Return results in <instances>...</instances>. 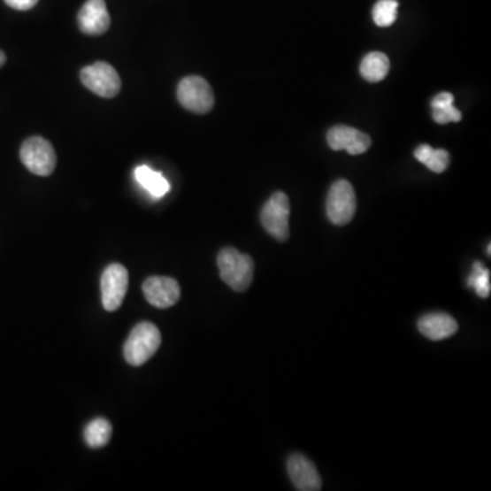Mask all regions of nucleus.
Returning <instances> with one entry per match:
<instances>
[{
  "label": "nucleus",
  "instance_id": "obj_1",
  "mask_svg": "<svg viewBox=\"0 0 491 491\" xmlns=\"http://www.w3.org/2000/svg\"><path fill=\"white\" fill-rule=\"evenodd\" d=\"M218 266L221 280L234 291H248L253 283L254 261L248 254L233 248H226L219 253Z\"/></svg>",
  "mask_w": 491,
  "mask_h": 491
},
{
  "label": "nucleus",
  "instance_id": "obj_2",
  "mask_svg": "<svg viewBox=\"0 0 491 491\" xmlns=\"http://www.w3.org/2000/svg\"><path fill=\"white\" fill-rule=\"evenodd\" d=\"M160 344L161 334L158 327L152 322H141L126 340L123 349L126 362L131 366H142L157 352Z\"/></svg>",
  "mask_w": 491,
  "mask_h": 491
},
{
  "label": "nucleus",
  "instance_id": "obj_3",
  "mask_svg": "<svg viewBox=\"0 0 491 491\" xmlns=\"http://www.w3.org/2000/svg\"><path fill=\"white\" fill-rule=\"evenodd\" d=\"M25 167L39 176H50L57 167V153L50 141L42 137H30L22 143L19 152Z\"/></svg>",
  "mask_w": 491,
  "mask_h": 491
},
{
  "label": "nucleus",
  "instance_id": "obj_4",
  "mask_svg": "<svg viewBox=\"0 0 491 491\" xmlns=\"http://www.w3.org/2000/svg\"><path fill=\"white\" fill-rule=\"evenodd\" d=\"M176 96L182 107L194 113H208L215 105V95L211 85L198 75L183 78L179 82Z\"/></svg>",
  "mask_w": 491,
  "mask_h": 491
},
{
  "label": "nucleus",
  "instance_id": "obj_5",
  "mask_svg": "<svg viewBox=\"0 0 491 491\" xmlns=\"http://www.w3.org/2000/svg\"><path fill=\"white\" fill-rule=\"evenodd\" d=\"M289 213L291 206L288 196L283 191H277L262 208V226L276 241L286 242L289 236Z\"/></svg>",
  "mask_w": 491,
  "mask_h": 491
},
{
  "label": "nucleus",
  "instance_id": "obj_6",
  "mask_svg": "<svg viewBox=\"0 0 491 491\" xmlns=\"http://www.w3.org/2000/svg\"><path fill=\"white\" fill-rule=\"evenodd\" d=\"M357 211V196L349 180L340 179L332 185L326 198V215L334 226H346Z\"/></svg>",
  "mask_w": 491,
  "mask_h": 491
},
{
  "label": "nucleus",
  "instance_id": "obj_7",
  "mask_svg": "<svg viewBox=\"0 0 491 491\" xmlns=\"http://www.w3.org/2000/svg\"><path fill=\"white\" fill-rule=\"evenodd\" d=\"M82 84L100 97H115L120 92L122 81L117 70L105 62H96L81 72Z\"/></svg>",
  "mask_w": 491,
  "mask_h": 491
},
{
  "label": "nucleus",
  "instance_id": "obj_8",
  "mask_svg": "<svg viewBox=\"0 0 491 491\" xmlns=\"http://www.w3.org/2000/svg\"><path fill=\"white\" fill-rule=\"evenodd\" d=\"M103 306L107 311H115L122 306L128 288V272L120 264L105 268L100 281Z\"/></svg>",
  "mask_w": 491,
  "mask_h": 491
},
{
  "label": "nucleus",
  "instance_id": "obj_9",
  "mask_svg": "<svg viewBox=\"0 0 491 491\" xmlns=\"http://www.w3.org/2000/svg\"><path fill=\"white\" fill-rule=\"evenodd\" d=\"M146 301L157 309H168L180 299V287L173 277L152 276L142 284Z\"/></svg>",
  "mask_w": 491,
  "mask_h": 491
},
{
  "label": "nucleus",
  "instance_id": "obj_10",
  "mask_svg": "<svg viewBox=\"0 0 491 491\" xmlns=\"http://www.w3.org/2000/svg\"><path fill=\"white\" fill-rule=\"evenodd\" d=\"M327 145L334 150H346L349 155L357 156L367 152L372 146L369 135L357 128L339 125L327 131Z\"/></svg>",
  "mask_w": 491,
  "mask_h": 491
},
{
  "label": "nucleus",
  "instance_id": "obj_11",
  "mask_svg": "<svg viewBox=\"0 0 491 491\" xmlns=\"http://www.w3.org/2000/svg\"><path fill=\"white\" fill-rule=\"evenodd\" d=\"M111 25L104 0H87L78 12V27L88 36H102Z\"/></svg>",
  "mask_w": 491,
  "mask_h": 491
},
{
  "label": "nucleus",
  "instance_id": "obj_12",
  "mask_svg": "<svg viewBox=\"0 0 491 491\" xmlns=\"http://www.w3.org/2000/svg\"><path fill=\"white\" fill-rule=\"evenodd\" d=\"M289 478L299 491H318L322 487L321 477L309 458L292 455L287 463Z\"/></svg>",
  "mask_w": 491,
  "mask_h": 491
},
{
  "label": "nucleus",
  "instance_id": "obj_13",
  "mask_svg": "<svg viewBox=\"0 0 491 491\" xmlns=\"http://www.w3.org/2000/svg\"><path fill=\"white\" fill-rule=\"evenodd\" d=\"M420 334L433 341L448 339L457 332V321L449 314L432 313L422 317L418 322Z\"/></svg>",
  "mask_w": 491,
  "mask_h": 491
},
{
  "label": "nucleus",
  "instance_id": "obj_14",
  "mask_svg": "<svg viewBox=\"0 0 491 491\" xmlns=\"http://www.w3.org/2000/svg\"><path fill=\"white\" fill-rule=\"evenodd\" d=\"M455 97L452 93H438L432 100L433 119L438 125H448V123L460 122L462 112L453 105Z\"/></svg>",
  "mask_w": 491,
  "mask_h": 491
},
{
  "label": "nucleus",
  "instance_id": "obj_15",
  "mask_svg": "<svg viewBox=\"0 0 491 491\" xmlns=\"http://www.w3.org/2000/svg\"><path fill=\"white\" fill-rule=\"evenodd\" d=\"M134 176L135 180L156 198H161L170 191V183L167 179L164 178L163 173L153 171L148 165H140L135 168Z\"/></svg>",
  "mask_w": 491,
  "mask_h": 491
},
{
  "label": "nucleus",
  "instance_id": "obj_16",
  "mask_svg": "<svg viewBox=\"0 0 491 491\" xmlns=\"http://www.w3.org/2000/svg\"><path fill=\"white\" fill-rule=\"evenodd\" d=\"M389 58L382 52H370L360 63V75L369 82H380L389 74Z\"/></svg>",
  "mask_w": 491,
  "mask_h": 491
},
{
  "label": "nucleus",
  "instance_id": "obj_17",
  "mask_svg": "<svg viewBox=\"0 0 491 491\" xmlns=\"http://www.w3.org/2000/svg\"><path fill=\"white\" fill-rule=\"evenodd\" d=\"M414 155L418 161L435 173H445L449 165V153L445 150H434L427 143L418 146Z\"/></svg>",
  "mask_w": 491,
  "mask_h": 491
},
{
  "label": "nucleus",
  "instance_id": "obj_18",
  "mask_svg": "<svg viewBox=\"0 0 491 491\" xmlns=\"http://www.w3.org/2000/svg\"><path fill=\"white\" fill-rule=\"evenodd\" d=\"M111 435H112V425L104 418H97L88 423L85 427V442L93 449L105 447L111 440Z\"/></svg>",
  "mask_w": 491,
  "mask_h": 491
},
{
  "label": "nucleus",
  "instance_id": "obj_19",
  "mask_svg": "<svg viewBox=\"0 0 491 491\" xmlns=\"http://www.w3.org/2000/svg\"><path fill=\"white\" fill-rule=\"evenodd\" d=\"M397 0H379L372 7V19L380 27H387L397 19Z\"/></svg>",
  "mask_w": 491,
  "mask_h": 491
},
{
  "label": "nucleus",
  "instance_id": "obj_20",
  "mask_svg": "<svg viewBox=\"0 0 491 491\" xmlns=\"http://www.w3.org/2000/svg\"><path fill=\"white\" fill-rule=\"evenodd\" d=\"M468 286L475 289L480 298L490 296V271L483 266L482 262L473 264L472 273L468 277Z\"/></svg>",
  "mask_w": 491,
  "mask_h": 491
},
{
  "label": "nucleus",
  "instance_id": "obj_21",
  "mask_svg": "<svg viewBox=\"0 0 491 491\" xmlns=\"http://www.w3.org/2000/svg\"><path fill=\"white\" fill-rule=\"evenodd\" d=\"M4 4L19 12H27L39 4V0H4Z\"/></svg>",
  "mask_w": 491,
  "mask_h": 491
},
{
  "label": "nucleus",
  "instance_id": "obj_22",
  "mask_svg": "<svg viewBox=\"0 0 491 491\" xmlns=\"http://www.w3.org/2000/svg\"><path fill=\"white\" fill-rule=\"evenodd\" d=\"M6 63V55H4V51H0V67Z\"/></svg>",
  "mask_w": 491,
  "mask_h": 491
}]
</instances>
